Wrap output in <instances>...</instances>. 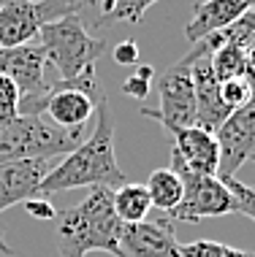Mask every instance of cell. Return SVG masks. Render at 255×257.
Returning a JSON list of instances; mask_svg holds the SVG:
<instances>
[{"label":"cell","instance_id":"6da1fadb","mask_svg":"<svg viewBox=\"0 0 255 257\" xmlns=\"http://www.w3.org/2000/svg\"><path fill=\"white\" fill-rule=\"evenodd\" d=\"M128 184L125 171L120 168L114 155V116L109 111V100L103 98L95 106V130L90 138L79 144L71 155H65L52 173L41 182L38 198H49L54 192L65 190H79V187H117Z\"/></svg>","mask_w":255,"mask_h":257},{"label":"cell","instance_id":"7a4b0ae2","mask_svg":"<svg viewBox=\"0 0 255 257\" xmlns=\"http://www.w3.org/2000/svg\"><path fill=\"white\" fill-rule=\"evenodd\" d=\"M54 222L60 257H87V252H109L120 257L122 222L114 211V190L93 187L81 203L57 211Z\"/></svg>","mask_w":255,"mask_h":257},{"label":"cell","instance_id":"3957f363","mask_svg":"<svg viewBox=\"0 0 255 257\" xmlns=\"http://www.w3.org/2000/svg\"><path fill=\"white\" fill-rule=\"evenodd\" d=\"M84 141V127L65 130L41 114H19L0 124V163L65 157Z\"/></svg>","mask_w":255,"mask_h":257},{"label":"cell","instance_id":"277c9868","mask_svg":"<svg viewBox=\"0 0 255 257\" xmlns=\"http://www.w3.org/2000/svg\"><path fill=\"white\" fill-rule=\"evenodd\" d=\"M36 38L46 57V65L57 68L63 81L76 79L87 68H95V60L106 52V41L90 36L79 14L44 25Z\"/></svg>","mask_w":255,"mask_h":257},{"label":"cell","instance_id":"5b68a950","mask_svg":"<svg viewBox=\"0 0 255 257\" xmlns=\"http://www.w3.org/2000/svg\"><path fill=\"white\" fill-rule=\"evenodd\" d=\"M103 98H106V92L101 87L98 73H95V68H87L76 79H60L46 87V95L41 100V114H46V119L54 122L57 127L81 130Z\"/></svg>","mask_w":255,"mask_h":257},{"label":"cell","instance_id":"8992f818","mask_svg":"<svg viewBox=\"0 0 255 257\" xmlns=\"http://www.w3.org/2000/svg\"><path fill=\"white\" fill-rule=\"evenodd\" d=\"M84 6L81 0H0V46L14 49L33 44L44 25L71 14L81 17Z\"/></svg>","mask_w":255,"mask_h":257},{"label":"cell","instance_id":"52a82bcc","mask_svg":"<svg viewBox=\"0 0 255 257\" xmlns=\"http://www.w3.org/2000/svg\"><path fill=\"white\" fill-rule=\"evenodd\" d=\"M171 171L182 182V200L171 214H163L171 222H201L212 217H225V214H236L233 198L223 179L217 176H204V173H193L177 160H171Z\"/></svg>","mask_w":255,"mask_h":257},{"label":"cell","instance_id":"ba28073f","mask_svg":"<svg viewBox=\"0 0 255 257\" xmlns=\"http://www.w3.org/2000/svg\"><path fill=\"white\" fill-rule=\"evenodd\" d=\"M157 95H160V106L157 108L141 106L139 108L141 116H149V119L160 122L168 133L196 124V92H193L190 62L185 57L174 62L157 79Z\"/></svg>","mask_w":255,"mask_h":257},{"label":"cell","instance_id":"9c48e42d","mask_svg":"<svg viewBox=\"0 0 255 257\" xmlns=\"http://www.w3.org/2000/svg\"><path fill=\"white\" fill-rule=\"evenodd\" d=\"M0 73L19 87V114H41L46 95V57L38 44L3 49L0 46Z\"/></svg>","mask_w":255,"mask_h":257},{"label":"cell","instance_id":"30bf717a","mask_svg":"<svg viewBox=\"0 0 255 257\" xmlns=\"http://www.w3.org/2000/svg\"><path fill=\"white\" fill-rule=\"evenodd\" d=\"M212 44L209 38L193 44V49L185 54L190 62V76H193V92H196V127L206 133H217L220 124L228 119L231 108L220 98V81L212 71Z\"/></svg>","mask_w":255,"mask_h":257},{"label":"cell","instance_id":"8fae6325","mask_svg":"<svg viewBox=\"0 0 255 257\" xmlns=\"http://www.w3.org/2000/svg\"><path fill=\"white\" fill-rule=\"evenodd\" d=\"M215 138L220 147L217 179H233L247 160L255 157V100L231 111Z\"/></svg>","mask_w":255,"mask_h":257},{"label":"cell","instance_id":"7c38bea8","mask_svg":"<svg viewBox=\"0 0 255 257\" xmlns=\"http://www.w3.org/2000/svg\"><path fill=\"white\" fill-rule=\"evenodd\" d=\"M57 163H60V157H36V160L0 163V211L38 198L41 182L49 176Z\"/></svg>","mask_w":255,"mask_h":257},{"label":"cell","instance_id":"4fadbf2b","mask_svg":"<svg viewBox=\"0 0 255 257\" xmlns=\"http://www.w3.org/2000/svg\"><path fill=\"white\" fill-rule=\"evenodd\" d=\"M120 257H179L174 222L166 217L122 225Z\"/></svg>","mask_w":255,"mask_h":257},{"label":"cell","instance_id":"5bb4252c","mask_svg":"<svg viewBox=\"0 0 255 257\" xmlns=\"http://www.w3.org/2000/svg\"><path fill=\"white\" fill-rule=\"evenodd\" d=\"M174 147H171V160L185 165L193 173H204V176H217L220 165V147L215 133H206L201 127H182L174 130Z\"/></svg>","mask_w":255,"mask_h":257},{"label":"cell","instance_id":"9a60e30c","mask_svg":"<svg viewBox=\"0 0 255 257\" xmlns=\"http://www.w3.org/2000/svg\"><path fill=\"white\" fill-rule=\"evenodd\" d=\"M250 9H255V0H198L196 11L185 27V36L190 44H198L206 36H215V33L231 27Z\"/></svg>","mask_w":255,"mask_h":257},{"label":"cell","instance_id":"2e32d148","mask_svg":"<svg viewBox=\"0 0 255 257\" xmlns=\"http://www.w3.org/2000/svg\"><path fill=\"white\" fill-rule=\"evenodd\" d=\"M144 187H147V195H149L152 208H157V211H163V214H171L179 206V200H182V182H179V176L171 168L152 171Z\"/></svg>","mask_w":255,"mask_h":257},{"label":"cell","instance_id":"e0dca14e","mask_svg":"<svg viewBox=\"0 0 255 257\" xmlns=\"http://www.w3.org/2000/svg\"><path fill=\"white\" fill-rule=\"evenodd\" d=\"M149 208H152V203H149L144 184L128 182L114 190V211L122 225H136V222L149 219Z\"/></svg>","mask_w":255,"mask_h":257},{"label":"cell","instance_id":"ac0fdd59","mask_svg":"<svg viewBox=\"0 0 255 257\" xmlns=\"http://www.w3.org/2000/svg\"><path fill=\"white\" fill-rule=\"evenodd\" d=\"M225 38L242 46L244 54L255 52V9H250L244 17H239L231 27H225Z\"/></svg>","mask_w":255,"mask_h":257},{"label":"cell","instance_id":"d6986e66","mask_svg":"<svg viewBox=\"0 0 255 257\" xmlns=\"http://www.w3.org/2000/svg\"><path fill=\"white\" fill-rule=\"evenodd\" d=\"M157 0H117L112 14H109L103 22H141L144 14H147L149 6H155Z\"/></svg>","mask_w":255,"mask_h":257},{"label":"cell","instance_id":"ffe728a7","mask_svg":"<svg viewBox=\"0 0 255 257\" xmlns=\"http://www.w3.org/2000/svg\"><path fill=\"white\" fill-rule=\"evenodd\" d=\"M223 184L228 187L233 206H236V214H244L255 222V187H244L236 176L233 179H223Z\"/></svg>","mask_w":255,"mask_h":257},{"label":"cell","instance_id":"44dd1931","mask_svg":"<svg viewBox=\"0 0 255 257\" xmlns=\"http://www.w3.org/2000/svg\"><path fill=\"white\" fill-rule=\"evenodd\" d=\"M220 98H223V103L231 111L247 106V103H250V84H247V79L239 76V79L220 81Z\"/></svg>","mask_w":255,"mask_h":257},{"label":"cell","instance_id":"7402d4cb","mask_svg":"<svg viewBox=\"0 0 255 257\" xmlns=\"http://www.w3.org/2000/svg\"><path fill=\"white\" fill-rule=\"evenodd\" d=\"M19 116V87L0 73V124Z\"/></svg>","mask_w":255,"mask_h":257},{"label":"cell","instance_id":"603a6c76","mask_svg":"<svg viewBox=\"0 0 255 257\" xmlns=\"http://www.w3.org/2000/svg\"><path fill=\"white\" fill-rule=\"evenodd\" d=\"M152 76H155L152 65H139L133 76H128V79L122 81V92L130 95V98H136V100H144L149 95V87H152Z\"/></svg>","mask_w":255,"mask_h":257},{"label":"cell","instance_id":"cb8c5ba5","mask_svg":"<svg viewBox=\"0 0 255 257\" xmlns=\"http://www.w3.org/2000/svg\"><path fill=\"white\" fill-rule=\"evenodd\" d=\"M223 249L225 244L201 238V241H190V244H179V257H223Z\"/></svg>","mask_w":255,"mask_h":257},{"label":"cell","instance_id":"d4e9b609","mask_svg":"<svg viewBox=\"0 0 255 257\" xmlns=\"http://www.w3.org/2000/svg\"><path fill=\"white\" fill-rule=\"evenodd\" d=\"M112 57H114L117 65H136V62H139V57H141L139 44H136V41H120V44L114 46Z\"/></svg>","mask_w":255,"mask_h":257},{"label":"cell","instance_id":"484cf974","mask_svg":"<svg viewBox=\"0 0 255 257\" xmlns=\"http://www.w3.org/2000/svg\"><path fill=\"white\" fill-rule=\"evenodd\" d=\"M25 206V211L30 214L33 219H44V222H52L54 217H57V208H54L46 198H33V200H27Z\"/></svg>","mask_w":255,"mask_h":257},{"label":"cell","instance_id":"4316f807","mask_svg":"<svg viewBox=\"0 0 255 257\" xmlns=\"http://www.w3.org/2000/svg\"><path fill=\"white\" fill-rule=\"evenodd\" d=\"M244 79H247V84H250V100H255V52H250V54H247Z\"/></svg>","mask_w":255,"mask_h":257},{"label":"cell","instance_id":"83f0119b","mask_svg":"<svg viewBox=\"0 0 255 257\" xmlns=\"http://www.w3.org/2000/svg\"><path fill=\"white\" fill-rule=\"evenodd\" d=\"M223 257H255V252H244V249L225 246V249H223Z\"/></svg>","mask_w":255,"mask_h":257},{"label":"cell","instance_id":"f1b7e54d","mask_svg":"<svg viewBox=\"0 0 255 257\" xmlns=\"http://www.w3.org/2000/svg\"><path fill=\"white\" fill-rule=\"evenodd\" d=\"M0 254H14V249L6 244V238H3V230H0Z\"/></svg>","mask_w":255,"mask_h":257},{"label":"cell","instance_id":"f546056e","mask_svg":"<svg viewBox=\"0 0 255 257\" xmlns=\"http://www.w3.org/2000/svg\"><path fill=\"white\" fill-rule=\"evenodd\" d=\"M81 3H98V0H81Z\"/></svg>","mask_w":255,"mask_h":257},{"label":"cell","instance_id":"4dcf8cb0","mask_svg":"<svg viewBox=\"0 0 255 257\" xmlns=\"http://www.w3.org/2000/svg\"><path fill=\"white\" fill-rule=\"evenodd\" d=\"M252 163H255V157H252Z\"/></svg>","mask_w":255,"mask_h":257}]
</instances>
